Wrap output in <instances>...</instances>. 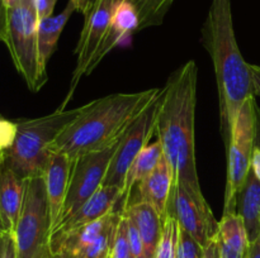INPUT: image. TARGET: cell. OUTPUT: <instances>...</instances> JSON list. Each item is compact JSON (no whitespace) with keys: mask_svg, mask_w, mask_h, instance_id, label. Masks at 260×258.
Listing matches in <instances>:
<instances>
[{"mask_svg":"<svg viewBox=\"0 0 260 258\" xmlns=\"http://www.w3.org/2000/svg\"><path fill=\"white\" fill-rule=\"evenodd\" d=\"M197 75V65L189 60L169 76L160 95L156 134L175 184L182 185L197 199L206 200L196 164Z\"/></svg>","mask_w":260,"mask_h":258,"instance_id":"obj_1","label":"cell"},{"mask_svg":"<svg viewBox=\"0 0 260 258\" xmlns=\"http://www.w3.org/2000/svg\"><path fill=\"white\" fill-rule=\"evenodd\" d=\"M202 34L215 68L221 132L228 147L240 108L250 96H255L250 63L244 60L236 42L231 0H212Z\"/></svg>","mask_w":260,"mask_h":258,"instance_id":"obj_2","label":"cell"},{"mask_svg":"<svg viewBox=\"0 0 260 258\" xmlns=\"http://www.w3.org/2000/svg\"><path fill=\"white\" fill-rule=\"evenodd\" d=\"M160 94L161 89L117 93L85 104L83 113L51 146V153H65L74 159L113 146Z\"/></svg>","mask_w":260,"mask_h":258,"instance_id":"obj_3","label":"cell"},{"mask_svg":"<svg viewBox=\"0 0 260 258\" xmlns=\"http://www.w3.org/2000/svg\"><path fill=\"white\" fill-rule=\"evenodd\" d=\"M84 109L85 105L75 109L58 108L48 115L18 121L14 142L5 152V163L23 180L43 175L51 156V146Z\"/></svg>","mask_w":260,"mask_h":258,"instance_id":"obj_4","label":"cell"},{"mask_svg":"<svg viewBox=\"0 0 260 258\" xmlns=\"http://www.w3.org/2000/svg\"><path fill=\"white\" fill-rule=\"evenodd\" d=\"M37 27L38 15L33 0L8 9L4 42L15 68L32 91H38L47 81L46 65L41 60L38 50Z\"/></svg>","mask_w":260,"mask_h":258,"instance_id":"obj_5","label":"cell"},{"mask_svg":"<svg viewBox=\"0 0 260 258\" xmlns=\"http://www.w3.org/2000/svg\"><path fill=\"white\" fill-rule=\"evenodd\" d=\"M51 219L43 176L25 180V194L13 232L17 258H51Z\"/></svg>","mask_w":260,"mask_h":258,"instance_id":"obj_6","label":"cell"},{"mask_svg":"<svg viewBox=\"0 0 260 258\" xmlns=\"http://www.w3.org/2000/svg\"><path fill=\"white\" fill-rule=\"evenodd\" d=\"M256 106L250 96L240 108L228 146V177H226L223 214L236 211L238 195L250 171L251 157L256 138Z\"/></svg>","mask_w":260,"mask_h":258,"instance_id":"obj_7","label":"cell"},{"mask_svg":"<svg viewBox=\"0 0 260 258\" xmlns=\"http://www.w3.org/2000/svg\"><path fill=\"white\" fill-rule=\"evenodd\" d=\"M121 215L122 210H114L83 227L53 232L50 240L51 258L106 257L111 252Z\"/></svg>","mask_w":260,"mask_h":258,"instance_id":"obj_8","label":"cell"},{"mask_svg":"<svg viewBox=\"0 0 260 258\" xmlns=\"http://www.w3.org/2000/svg\"><path fill=\"white\" fill-rule=\"evenodd\" d=\"M118 142L106 149L89 152L73 159L68 196L61 222L73 215L86 200L90 199L103 186Z\"/></svg>","mask_w":260,"mask_h":258,"instance_id":"obj_9","label":"cell"},{"mask_svg":"<svg viewBox=\"0 0 260 258\" xmlns=\"http://www.w3.org/2000/svg\"><path fill=\"white\" fill-rule=\"evenodd\" d=\"M161 95V94H160ZM160 106V96L145 109L139 118L128 126L121 137L116 152L112 157L104 185L119 186L123 189L124 179L137 154L150 143V139L156 132L157 113Z\"/></svg>","mask_w":260,"mask_h":258,"instance_id":"obj_10","label":"cell"},{"mask_svg":"<svg viewBox=\"0 0 260 258\" xmlns=\"http://www.w3.org/2000/svg\"><path fill=\"white\" fill-rule=\"evenodd\" d=\"M167 215L174 218L179 227L197 240L202 248L218 235V222L207 201L197 199L175 182Z\"/></svg>","mask_w":260,"mask_h":258,"instance_id":"obj_11","label":"cell"},{"mask_svg":"<svg viewBox=\"0 0 260 258\" xmlns=\"http://www.w3.org/2000/svg\"><path fill=\"white\" fill-rule=\"evenodd\" d=\"M113 10L114 5L111 0H99L94 9L86 17H84L85 23H84L80 39H79L75 50L76 66L70 86H69L68 95H66L62 105L60 106L61 109H65L69 101L71 100L81 77L84 75H89V67L91 65V61L94 60L108 34Z\"/></svg>","mask_w":260,"mask_h":258,"instance_id":"obj_12","label":"cell"},{"mask_svg":"<svg viewBox=\"0 0 260 258\" xmlns=\"http://www.w3.org/2000/svg\"><path fill=\"white\" fill-rule=\"evenodd\" d=\"M73 158L65 153L52 152L43 171L46 196L51 219V232H53L62 218L63 206L68 196ZM52 234V233H51Z\"/></svg>","mask_w":260,"mask_h":258,"instance_id":"obj_13","label":"cell"},{"mask_svg":"<svg viewBox=\"0 0 260 258\" xmlns=\"http://www.w3.org/2000/svg\"><path fill=\"white\" fill-rule=\"evenodd\" d=\"M121 199H123V189L122 187L103 185L73 215L63 219L53 229V232L73 229V228L83 227L89 223L95 222V220L108 215L109 212L114 211V207Z\"/></svg>","mask_w":260,"mask_h":258,"instance_id":"obj_14","label":"cell"},{"mask_svg":"<svg viewBox=\"0 0 260 258\" xmlns=\"http://www.w3.org/2000/svg\"><path fill=\"white\" fill-rule=\"evenodd\" d=\"M25 194V180L20 179L3 162L0 174V214L7 233L13 234L22 211Z\"/></svg>","mask_w":260,"mask_h":258,"instance_id":"obj_15","label":"cell"},{"mask_svg":"<svg viewBox=\"0 0 260 258\" xmlns=\"http://www.w3.org/2000/svg\"><path fill=\"white\" fill-rule=\"evenodd\" d=\"M173 186H174V175L167 159L162 157L156 168L136 186L140 196L137 201L149 202L164 218L168 211V204H169Z\"/></svg>","mask_w":260,"mask_h":258,"instance_id":"obj_16","label":"cell"},{"mask_svg":"<svg viewBox=\"0 0 260 258\" xmlns=\"http://www.w3.org/2000/svg\"><path fill=\"white\" fill-rule=\"evenodd\" d=\"M122 210L139 230L145 245L146 258H155L164 218L152 205L145 201H135Z\"/></svg>","mask_w":260,"mask_h":258,"instance_id":"obj_17","label":"cell"},{"mask_svg":"<svg viewBox=\"0 0 260 258\" xmlns=\"http://www.w3.org/2000/svg\"><path fill=\"white\" fill-rule=\"evenodd\" d=\"M217 240L221 258L248 257L250 240L243 219L239 215H226L220 220Z\"/></svg>","mask_w":260,"mask_h":258,"instance_id":"obj_18","label":"cell"},{"mask_svg":"<svg viewBox=\"0 0 260 258\" xmlns=\"http://www.w3.org/2000/svg\"><path fill=\"white\" fill-rule=\"evenodd\" d=\"M236 212L243 218L249 240L253 242L260 234V181L251 169L238 195Z\"/></svg>","mask_w":260,"mask_h":258,"instance_id":"obj_19","label":"cell"},{"mask_svg":"<svg viewBox=\"0 0 260 258\" xmlns=\"http://www.w3.org/2000/svg\"><path fill=\"white\" fill-rule=\"evenodd\" d=\"M76 12V8L71 0H69L65 9L57 15H51V17L38 19L37 27V39H38V50L42 62L47 66L48 60L51 58L52 53L57 47L58 38L65 28L66 23L70 19L71 14Z\"/></svg>","mask_w":260,"mask_h":258,"instance_id":"obj_20","label":"cell"},{"mask_svg":"<svg viewBox=\"0 0 260 258\" xmlns=\"http://www.w3.org/2000/svg\"><path fill=\"white\" fill-rule=\"evenodd\" d=\"M162 157H164V152H162L161 143H160L159 141H155L152 142V143L150 142V143L137 154L135 161L132 162L131 167H129L128 172H127L126 179H124V206L128 205V199L132 190H134L145 177L149 176V175L156 168V166L159 164V162L161 161Z\"/></svg>","mask_w":260,"mask_h":258,"instance_id":"obj_21","label":"cell"},{"mask_svg":"<svg viewBox=\"0 0 260 258\" xmlns=\"http://www.w3.org/2000/svg\"><path fill=\"white\" fill-rule=\"evenodd\" d=\"M139 24L140 20L136 9L131 3L124 0L114 7L111 25H109V33L121 43L122 39L129 37L132 33L139 30Z\"/></svg>","mask_w":260,"mask_h":258,"instance_id":"obj_22","label":"cell"},{"mask_svg":"<svg viewBox=\"0 0 260 258\" xmlns=\"http://www.w3.org/2000/svg\"><path fill=\"white\" fill-rule=\"evenodd\" d=\"M131 3L139 14V30L154 27L162 23L165 14L174 0H127Z\"/></svg>","mask_w":260,"mask_h":258,"instance_id":"obj_23","label":"cell"},{"mask_svg":"<svg viewBox=\"0 0 260 258\" xmlns=\"http://www.w3.org/2000/svg\"><path fill=\"white\" fill-rule=\"evenodd\" d=\"M178 239H179V225L177 220L170 215H165L155 258H177Z\"/></svg>","mask_w":260,"mask_h":258,"instance_id":"obj_24","label":"cell"},{"mask_svg":"<svg viewBox=\"0 0 260 258\" xmlns=\"http://www.w3.org/2000/svg\"><path fill=\"white\" fill-rule=\"evenodd\" d=\"M112 258H132L131 248H129L128 232H127V218L122 210L121 219L117 225L116 233H114L113 242L111 247Z\"/></svg>","mask_w":260,"mask_h":258,"instance_id":"obj_25","label":"cell"},{"mask_svg":"<svg viewBox=\"0 0 260 258\" xmlns=\"http://www.w3.org/2000/svg\"><path fill=\"white\" fill-rule=\"evenodd\" d=\"M201 255H202V247L198 244L197 240L193 239L185 230L179 227L177 258H201Z\"/></svg>","mask_w":260,"mask_h":258,"instance_id":"obj_26","label":"cell"},{"mask_svg":"<svg viewBox=\"0 0 260 258\" xmlns=\"http://www.w3.org/2000/svg\"><path fill=\"white\" fill-rule=\"evenodd\" d=\"M127 232H128L129 248H131L132 258H146V253H145V245H144V242H142V239H141V235H140L137 228L135 227V224L128 219V218H127Z\"/></svg>","mask_w":260,"mask_h":258,"instance_id":"obj_27","label":"cell"},{"mask_svg":"<svg viewBox=\"0 0 260 258\" xmlns=\"http://www.w3.org/2000/svg\"><path fill=\"white\" fill-rule=\"evenodd\" d=\"M17 133V123L0 118V152H7L10 148Z\"/></svg>","mask_w":260,"mask_h":258,"instance_id":"obj_28","label":"cell"},{"mask_svg":"<svg viewBox=\"0 0 260 258\" xmlns=\"http://www.w3.org/2000/svg\"><path fill=\"white\" fill-rule=\"evenodd\" d=\"M33 2H35L38 19H43V18L53 15V9H55L57 0H33Z\"/></svg>","mask_w":260,"mask_h":258,"instance_id":"obj_29","label":"cell"},{"mask_svg":"<svg viewBox=\"0 0 260 258\" xmlns=\"http://www.w3.org/2000/svg\"><path fill=\"white\" fill-rule=\"evenodd\" d=\"M2 258H17L14 238H13V234H10V233H7V234H5Z\"/></svg>","mask_w":260,"mask_h":258,"instance_id":"obj_30","label":"cell"},{"mask_svg":"<svg viewBox=\"0 0 260 258\" xmlns=\"http://www.w3.org/2000/svg\"><path fill=\"white\" fill-rule=\"evenodd\" d=\"M201 258H221L220 249H218V240L217 237L213 238L208 244L202 248V255Z\"/></svg>","mask_w":260,"mask_h":258,"instance_id":"obj_31","label":"cell"},{"mask_svg":"<svg viewBox=\"0 0 260 258\" xmlns=\"http://www.w3.org/2000/svg\"><path fill=\"white\" fill-rule=\"evenodd\" d=\"M71 2L75 5L76 12L81 13L84 17H86L94 9V7L98 4L99 0H71Z\"/></svg>","mask_w":260,"mask_h":258,"instance_id":"obj_32","label":"cell"},{"mask_svg":"<svg viewBox=\"0 0 260 258\" xmlns=\"http://www.w3.org/2000/svg\"><path fill=\"white\" fill-rule=\"evenodd\" d=\"M8 27V8L4 2L0 0V42H4Z\"/></svg>","mask_w":260,"mask_h":258,"instance_id":"obj_33","label":"cell"},{"mask_svg":"<svg viewBox=\"0 0 260 258\" xmlns=\"http://www.w3.org/2000/svg\"><path fill=\"white\" fill-rule=\"evenodd\" d=\"M250 72L251 80H253L254 95L260 96V66L251 65L250 63Z\"/></svg>","mask_w":260,"mask_h":258,"instance_id":"obj_34","label":"cell"},{"mask_svg":"<svg viewBox=\"0 0 260 258\" xmlns=\"http://www.w3.org/2000/svg\"><path fill=\"white\" fill-rule=\"evenodd\" d=\"M250 169L253 171V174L255 175L256 179L260 181V146H256L255 148H254L253 157H251Z\"/></svg>","mask_w":260,"mask_h":258,"instance_id":"obj_35","label":"cell"},{"mask_svg":"<svg viewBox=\"0 0 260 258\" xmlns=\"http://www.w3.org/2000/svg\"><path fill=\"white\" fill-rule=\"evenodd\" d=\"M246 258H260V234L249 245L248 257Z\"/></svg>","mask_w":260,"mask_h":258,"instance_id":"obj_36","label":"cell"},{"mask_svg":"<svg viewBox=\"0 0 260 258\" xmlns=\"http://www.w3.org/2000/svg\"><path fill=\"white\" fill-rule=\"evenodd\" d=\"M3 2H4L5 7H7L8 9H10V8H15L24 4V3L28 2V0H3Z\"/></svg>","mask_w":260,"mask_h":258,"instance_id":"obj_37","label":"cell"},{"mask_svg":"<svg viewBox=\"0 0 260 258\" xmlns=\"http://www.w3.org/2000/svg\"><path fill=\"white\" fill-rule=\"evenodd\" d=\"M5 157H3V158H0V174H2V167H3V162H4ZM7 234V230H5V227H4V223H3V219H2V214H0V235H4Z\"/></svg>","mask_w":260,"mask_h":258,"instance_id":"obj_38","label":"cell"},{"mask_svg":"<svg viewBox=\"0 0 260 258\" xmlns=\"http://www.w3.org/2000/svg\"><path fill=\"white\" fill-rule=\"evenodd\" d=\"M4 238H5V234L0 235V258H2V254H3V247H4Z\"/></svg>","mask_w":260,"mask_h":258,"instance_id":"obj_39","label":"cell"},{"mask_svg":"<svg viewBox=\"0 0 260 258\" xmlns=\"http://www.w3.org/2000/svg\"><path fill=\"white\" fill-rule=\"evenodd\" d=\"M112 3H113V5L114 7H116V5H118L119 3H122V2H124V0H111Z\"/></svg>","mask_w":260,"mask_h":258,"instance_id":"obj_40","label":"cell"},{"mask_svg":"<svg viewBox=\"0 0 260 258\" xmlns=\"http://www.w3.org/2000/svg\"><path fill=\"white\" fill-rule=\"evenodd\" d=\"M3 157H5V152H0V158H3Z\"/></svg>","mask_w":260,"mask_h":258,"instance_id":"obj_41","label":"cell"},{"mask_svg":"<svg viewBox=\"0 0 260 258\" xmlns=\"http://www.w3.org/2000/svg\"><path fill=\"white\" fill-rule=\"evenodd\" d=\"M103 258H112V257H111V252H109V253H108V254H107V255H106V257H103Z\"/></svg>","mask_w":260,"mask_h":258,"instance_id":"obj_42","label":"cell"}]
</instances>
